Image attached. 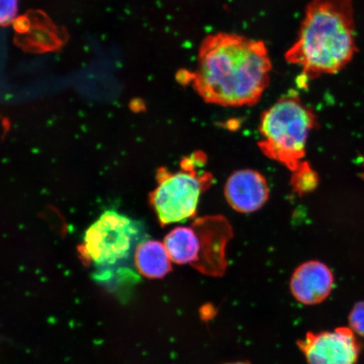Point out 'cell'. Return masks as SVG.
I'll return each mask as SVG.
<instances>
[{"mask_svg":"<svg viewBox=\"0 0 364 364\" xmlns=\"http://www.w3.org/2000/svg\"><path fill=\"white\" fill-rule=\"evenodd\" d=\"M272 68L262 41L221 33L203 41L196 70H182L176 79L181 85H191L207 103L253 106L270 84Z\"/></svg>","mask_w":364,"mask_h":364,"instance_id":"6da1fadb","label":"cell"},{"mask_svg":"<svg viewBox=\"0 0 364 364\" xmlns=\"http://www.w3.org/2000/svg\"><path fill=\"white\" fill-rule=\"evenodd\" d=\"M357 51L352 0H311L285 59L313 80L343 70Z\"/></svg>","mask_w":364,"mask_h":364,"instance_id":"7a4b0ae2","label":"cell"},{"mask_svg":"<svg viewBox=\"0 0 364 364\" xmlns=\"http://www.w3.org/2000/svg\"><path fill=\"white\" fill-rule=\"evenodd\" d=\"M317 126V117L298 95L282 97L262 113L259 141L264 156L294 171L306 154L308 136Z\"/></svg>","mask_w":364,"mask_h":364,"instance_id":"3957f363","label":"cell"},{"mask_svg":"<svg viewBox=\"0 0 364 364\" xmlns=\"http://www.w3.org/2000/svg\"><path fill=\"white\" fill-rule=\"evenodd\" d=\"M206 161V156L198 151L182 159L178 171L172 172L165 167L157 171V186L150 193L149 202L162 226L197 215L200 196L210 188L213 181L210 173L198 170Z\"/></svg>","mask_w":364,"mask_h":364,"instance_id":"277c9868","label":"cell"},{"mask_svg":"<svg viewBox=\"0 0 364 364\" xmlns=\"http://www.w3.org/2000/svg\"><path fill=\"white\" fill-rule=\"evenodd\" d=\"M139 223L116 211H106L86 230L78 247L81 261L110 267L129 257L141 235Z\"/></svg>","mask_w":364,"mask_h":364,"instance_id":"5b68a950","label":"cell"},{"mask_svg":"<svg viewBox=\"0 0 364 364\" xmlns=\"http://www.w3.org/2000/svg\"><path fill=\"white\" fill-rule=\"evenodd\" d=\"M298 346L308 364H357L361 351L355 332L348 327L308 332Z\"/></svg>","mask_w":364,"mask_h":364,"instance_id":"8992f818","label":"cell"},{"mask_svg":"<svg viewBox=\"0 0 364 364\" xmlns=\"http://www.w3.org/2000/svg\"><path fill=\"white\" fill-rule=\"evenodd\" d=\"M200 245L195 269L205 275L221 277L227 268L226 245L233 236L230 223L221 216L198 218L193 224Z\"/></svg>","mask_w":364,"mask_h":364,"instance_id":"52a82bcc","label":"cell"},{"mask_svg":"<svg viewBox=\"0 0 364 364\" xmlns=\"http://www.w3.org/2000/svg\"><path fill=\"white\" fill-rule=\"evenodd\" d=\"M227 202L235 211L250 213L259 210L269 198V186L260 172L245 169L236 171L226 181Z\"/></svg>","mask_w":364,"mask_h":364,"instance_id":"ba28073f","label":"cell"},{"mask_svg":"<svg viewBox=\"0 0 364 364\" xmlns=\"http://www.w3.org/2000/svg\"><path fill=\"white\" fill-rule=\"evenodd\" d=\"M334 276L326 264L318 261L304 262L296 269L290 280L294 298L304 306L321 304L330 295Z\"/></svg>","mask_w":364,"mask_h":364,"instance_id":"9c48e42d","label":"cell"},{"mask_svg":"<svg viewBox=\"0 0 364 364\" xmlns=\"http://www.w3.org/2000/svg\"><path fill=\"white\" fill-rule=\"evenodd\" d=\"M134 262L140 274L149 279H163L172 269L166 245L158 240L139 244L135 250Z\"/></svg>","mask_w":364,"mask_h":364,"instance_id":"30bf717a","label":"cell"},{"mask_svg":"<svg viewBox=\"0 0 364 364\" xmlns=\"http://www.w3.org/2000/svg\"><path fill=\"white\" fill-rule=\"evenodd\" d=\"M172 262L196 267L199 260L200 245L193 225L172 230L164 240Z\"/></svg>","mask_w":364,"mask_h":364,"instance_id":"8fae6325","label":"cell"},{"mask_svg":"<svg viewBox=\"0 0 364 364\" xmlns=\"http://www.w3.org/2000/svg\"><path fill=\"white\" fill-rule=\"evenodd\" d=\"M318 181L317 173L312 169L309 163L302 161L297 169L293 171L291 185L295 193L303 196L315 190Z\"/></svg>","mask_w":364,"mask_h":364,"instance_id":"7c38bea8","label":"cell"},{"mask_svg":"<svg viewBox=\"0 0 364 364\" xmlns=\"http://www.w3.org/2000/svg\"><path fill=\"white\" fill-rule=\"evenodd\" d=\"M19 11V0H0V26L11 25Z\"/></svg>","mask_w":364,"mask_h":364,"instance_id":"4fadbf2b","label":"cell"},{"mask_svg":"<svg viewBox=\"0 0 364 364\" xmlns=\"http://www.w3.org/2000/svg\"><path fill=\"white\" fill-rule=\"evenodd\" d=\"M348 320L350 328L364 336V301L355 304L350 312Z\"/></svg>","mask_w":364,"mask_h":364,"instance_id":"5bb4252c","label":"cell"},{"mask_svg":"<svg viewBox=\"0 0 364 364\" xmlns=\"http://www.w3.org/2000/svg\"><path fill=\"white\" fill-rule=\"evenodd\" d=\"M224 364H250V363L247 362H231V363H224Z\"/></svg>","mask_w":364,"mask_h":364,"instance_id":"9a60e30c","label":"cell"}]
</instances>
